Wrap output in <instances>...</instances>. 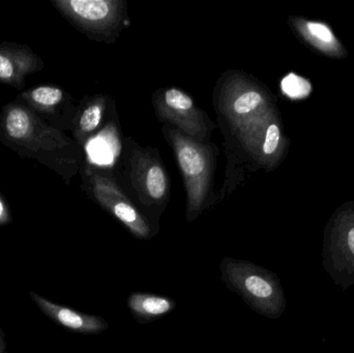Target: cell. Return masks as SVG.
I'll use <instances>...</instances> for the list:
<instances>
[{
  "label": "cell",
  "instance_id": "obj_4",
  "mask_svg": "<svg viewBox=\"0 0 354 353\" xmlns=\"http://www.w3.org/2000/svg\"><path fill=\"white\" fill-rule=\"evenodd\" d=\"M292 23L299 37L315 51L333 58H343L347 55L344 46L326 23L304 18L292 19Z\"/></svg>",
  "mask_w": 354,
  "mask_h": 353
},
{
  "label": "cell",
  "instance_id": "obj_17",
  "mask_svg": "<svg viewBox=\"0 0 354 353\" xmlns=\"http://www.w3.org/2000/svg\"><path fill=\"white\" fill-rule=\"evenodd\" d=\"M15 75H16V68H15L14 62L8 55L0 54V80H12Z\"/></svg>",
  "mask_w": 354,
  "mask_h": 353
},
{
  "label": "cell",
  "instance_id": "obj_2",
  "mask_svg": "<svg viewBox=\"0 0 354 353\" xmlns=\"http://www.w3.org/2000/svg\"><path fill=\"white\" fill-rule=\"evenodd\" d=\"M322 265L335 285L354 286V202L343 205L324 230Z\"/></svg>",
  "mask_w": 354,
  "mask_h": 353
},
{
  "label": "cell",
  "instance_id": "obj_3",
  "mask_svg": "<svg viewBox=\"0 0 354 353\" xmlns=\"http://www.w3.org/2000/svg\"><path fill=\"white\" fill-rule=\"evenodd\" d=\"M31 298L44 314L52 321L70 330L75 333L82 335H99L109 329V323L105 318L95 315L85 314L60 305L54 304L51 300L30 292Z\"/></svg>",
  "mask_w": 354,
  "mask_h": 353
},
{
  "label": "cell",
  "instance_id": "obj_8",
  "mask_svg": "<svg viewBox=\"0 0 354 353\" xmlns=\"http://www.w3.org/2000/svg\"><path fill=\"white\" fill-rule=\"evenodd\" d=\"M178 162L181 169L187 176L195 178L204 171L205 162L197 147L185 144L178 149Z\"/></svg>",
  "mask_w": 354,
  "mask_h": 353
},
{
  "label": "cell",
  "instance_id": "obj_12",
  "mask_svg": "<svg viewBox=\"0 0 354 353\" xmlns=\"http://www.w3.org/2000/svg\"><path fill=\"white\" fill-rule=\"evenodd\" d=\"M64 95L60 89L51 86H41L33 89L31 93V99L33 102L44 106V107H52L62 102Z\"/></svg>",
  "mask_w": 354,
  "mask_h": 353
},
{
  "label": "cell",
  "instance_id": "obj_13",
  "mask_svg": "<svg viewBox=\"0 0 354 353\" xmlns=\"http://www.w3.org/2000/svg\"><path fill=\"white\" fill-rule=\"evenodd\" d=\"M262 95L257 91H248L237 97L233 104V110L237 114H245L255 110L262 103Z\"/></svg>",
  "mask_w": 354,
  "mask_h": 353
},
{
  "label": "cell",
  "instance_id": "obj_1",
  "mask_svg": "<svg viewBox=\"0 0 354 353\" xmlns=\"http://www.w3.org/2000/svg\"><path fill=\"white\" fill-rule=\"evenodd\" d=\"M218 269L226 287L241 296L252 310L266 318L283 316L287 300L276 274L251 261L231 257H225Z\"/></svg>",
  "mask_w": 354,
  "mask_h": 353
},
{
  "label": "cell",
  "instance_id": "obj_11",
  "mask_svg": "<svg viewBox=\"0 0 354 353\" xmlns=\"http://www.w3.org/2000/svg\"><path fill=\"white\" fill-rule=\"evenodd\" d=\"M147 187L151 198H163L167 188V182L161 167L153 166L149 169L147 176Z\"/></svg>",
  "mask_w": 354,
  "mask_h": 353
},
{
  "label": "cell",
  "instance_id": "obj_5",
  "mask_svg": "<svg viewBox=\"0 0 354 353\" xmlns=\"http://www.w3.org/2000/svg\"><path fill=\"white\" fill-rule=\"evenodd\" d=\"M127 303L135 321L142 325L158 321L176 308L172 298L149 292H133Z\"/></svg>",
  "mask_w": 354,
  "mask_h": 353
},
{
  "label": "cell",
  "instance_id": "obj_15",
  "mask_svg": "<svg viewBox=\"0 0 354 353\" xmlns=\"http://www.w3.org/2000/svg\"><path fill=\"white\" fill-rule=\"evenodd\" d=\"M281 142L280 126L277 124H272L266 128V138H264L263 151L264 155H272L278 151Z\"/></svg>",
  "mask_w": 354,
  "mask_h": 353
},
{
  "label": "cell",
  "instance_id": "obj_7",
  "mask_svg": "<svg viewBox=\"0 0 354 353\" xmlns=\"http://www.w3.org/2000/svg\"><path fill=\"white\" fill-rule=\"evenodd\" d=\"M110 2L105 0H72L64 6L77 18L86 22H100L110 14Z\"/></svg>",
  "mask_w": 354,
  "mask_h": 353
},
{
  "label": "cell",
  "instance_id": "obj_9",
  "mask_svg": "<svg viewBox=\"0 0 354 353\" xmlns=\"http://www.w3.org/2000/svg\"><path fill=\"white\" fill-rule=\"evenodd\" d=\"M6 130L15 140L25 138L31 130L30 116L21 108H12L6 117Z\"/></svg>",
  "mask_w": 354,
  "mask_h": 353
},
{
  "label": "cell",
  "instance_id": "obj_19",
  "mask_svg": "<svg viewBox=\"0 0 354 353\" xmlns=\"http://www.w3.org/2000/svg\"><path fill=\"white\" fill-rule=\"evenodd\" d=\"M0 353H6V348H4L3 343H2L1 340H0Z\"/></svg>",
  "mask_w": 354,
  "mask_h": 353
},
{
  "label": "cell",
  "instance_id": "obj_14",
  "mask_svg": "<svg viewBox=\"0 0 354 353\" xmlns=\"http://www.w3.org/2000/svg\"><path fill=\"white\" fill-rule=\"evenodd\" d=\"M165 102L170 108L179 111H187L194 106L193 99L178 89H169L166 91Z\"/></svg>",
  "mask_w": 354,
  "mask_h": 353
},
{
  "label": "cell",
  "instance_id": "obj_16",
  "mask_svg": "<svg viewBox=\"0 0 354 353\" xmlns=\"http://www.w3.org/2000/svg\"><path fill=\"white\" fill-rule=\"evenodd\" d=\"M102 120V109L99 106H91L81 116L80 128L83 132L89 133L97 128Z\"/></svg>",
  "mask_w": 354,
  "mask_h": 353
},
{
  "label": "cell",
  "instance_id": "obj_10",
  "mask_svg": "<svg viewBox=\"0 0 354 353\" xmlns=\"http://www.w3.org/2000/svg\"><path fill=\"white\" fill-rule=\"evenodd\" d=\"M282 93L293 101L307 99L313 93V85L308 79L290 73L281 82Z\"/></svg>",
  "mask_w": 354,
  "mask_h": 353
},
{
  "label": "cell",
  "instance_id": "obj_6",
  "mask_svg": "<svg viewBox=\"0 0 354 353\" xmlns=\"http://www.w3.org/2000/svg\"><path fill=\"white\" fill-rule=\"evenodd\" d=\"M107 207L110 211L115 216L116 219L128 227V229L134 234L135 238L140 240H147L151 238V229L149 224L141 217L140 213L130 204L124 200L108 201Z\"/></svg>",
  "mask_w": 354,
  "mask_h": 353
},
{
  "label": "cell",
  "instance_id": "obj_18",
  "mask_svg": "<svg viewBox=\"0 0 354 353\" xmlns=\"http://www.w3.org/2000/svg\"><path fill=\"white\" fill-rule=\"evenodd\" d=\"M6 209H4L3 203H2V201L0 200V224L3 223V222H6Z\"/></svg>",
  "mask_w": 354,
  "mask_h": 353
}]
</instances>
